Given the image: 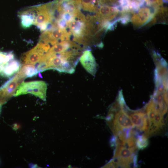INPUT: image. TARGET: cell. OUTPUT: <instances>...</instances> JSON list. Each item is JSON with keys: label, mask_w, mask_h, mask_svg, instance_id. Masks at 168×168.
Listing matches in <instances>:
<instances>
[{"label": "cell", "mask_w": 168, "mask_h": 168, "mask_svg": "<svg viewBox=\"0 0 168 168\" xmlns=\"http://www.w3.org/2000/svg\"><path fill=\"white\" fill-rule=\"evenodd\" d=\"M156 106L155 101L152 100L147 106V118L148 123V127L152 124L156 112L157 110Z\"/></svg>", "instance_id": "7c38bea8"}, {"label": "cell", "mask_w": 168, "mask_h": 168, "mask_svg": "<svg viewBox=\"0 0 168 168\" xmlns=\"http://www.w3.org/2000/svg\"><path fill=\"white\" fill-rule=\"evenodd\" d=\"M80 9L90 12L96 13L97 5L96 0H75Z\"/></svg>", "instance_id": "30bf717a"}, {"label": "cell", "mask_w": 168, "mask_h": 168, "mask_svg": "<svg viewBox=\"0 0 168 168\" xmlns=\"http://www.w3.org/2000/svg\"><path fill=\"white\" fill-rule=\"evenodd\" d=\"M14 55L12 51L4 52L0 51V64H6L13 60Z\"/></svg>", "instance_id": "4fadbf2b"}, {"label": "cell", "mask_w": 168, "mask_h": 168, "mask_svg": "<svg viewBox=\"0 0 168 168\" xmlns=\"http://www.w3.org/2000/svg\"><path fill=\"white\" fill-rule=\"evenodd\" d=\"M43 55L35 46L24 54L22 63L24 64L35 65L40 61Z\"/></svg>", "instance_id": "9c48e42d"}, {"label": "cell", "mask_w": 168, "mask_h": 168, "mask_svg": "<svg viewBox=\"0 0 168 168\" xmlns=\"http://www.w3.org/2000/svg\"><path fill=\"white\" fill-rule=\"evenodd\" d=\"M79 60L86 70L93 76L96 71V63L91 51L87 49L83 51Z\"/></svg>", "instance_id": "3957f363"}, {"label": "cell", "mask_w": 168, "mask_h": 168, "mask_svg": "<svg viewBox=\"0 0 168 168\" xmlns=\"http://www.w3.org/2000/svg\"><path fill=\"white\" fill-rule=\"evenodd\" d=\"M21 66L20 62L15 59L6 64H0V75L6 77H11L19 71Z\"/></svg>", "instance_id": "52a82bcc"}, {"label": "cell", "mask_w": 168, "mask_h": 168, "mask_svg": "<svg viewBox=\"0 0 168 168\" xmlns=\"http://www.w3.org/2000/svg\"><path fill=\"white\" fill-rule=\"evenodd\" d=\"M144 7L140 8L133 15L130 21L136 27H140L151 21L154 16L155 8Z\"/></svg>", "instance_id": "7a4b0ae2"}, {"label": "cell", "mask_w": 168, "mask_h": 168, "mask_svg": "<svg viewBox=\"0 0 168 168\" xmlns=\"http://www.w3.org/2000/svg\"><path fill=\"white\" fill-rule=\"evenodd\" d=\"M147 5L149 7H160L163 4L162 0H145Z\"/></svg>", "instance_id": "9a60e30c"}, {"label": "cell", "mask_w": 168, "mask_h": 168, "mask_svg": "<svg viewBox=\"0 0 168 168\" xmlns=\"http://www.w3.org/2000/svg\"><path fill=\"white\" fill-rule=\"evenodd\" d=\"M133 127H136L141 131H146L148 128V123L145 114L140 112H135L130 117Z\"/></svg>", "instance_id": "ba28073f"}, {"label": "cell", "mask_w": 168, "mask_h": 168, "mask_svg": "<svg viewBox=\"0 0 168 168\" xmlns=\"http://www.w3.org/2000/svg\"><path fill=\"white\" fill-rule=\"evenodd\" d=\"M115 124L116 129L119 133L133 128L130 117L123 110H120L116 114Z\"/></svg>", "instance_id": "8992f818"}, {"label": "cell", "mask_w": 168, "mask_h": 168, "mask_svg": "<svg viewBox=\"0 0 168 168\" xmlns=\"http://www.w3.org/2000/svg\"><path fill=\"white\" fill-rule=\"evenodd\" d=\"M36 15L35 7L21 12L18 16L21 27L24 29H27L34 25Z\"/></svg>", "instance_id": "5b68a950"}, {"label": "cell", "mask_w": 168, "mask_h": 168, "mask_svg": "<svg viewBox=\"0 0 168 168\" xmlns=\"http://www.w3.org/2000/svg\"><path fill=\"white\" fill-rule=\"evenodd\" d=\"M18 72L26 78L35 76L39 72L34 65L30 64H24Z\"/></svg>", "instance_id": "8fae6325"}, {"label": "cell", "mask_w": 168, "mask_h": 168, "mask_svg": "<svg viewBox=\"0 0 168 168\" xmlns=\"http://www.w3.org/2000/svg\"><path fill=\"white\" fill-rule=\"evenodd\" d=\"M136 147L139 149L146 147L148 144L147 137L145 135L139 136L136 141Z\"/></svg>", "instance_id": "5bb4252c"}, {"label": "cell", "mask_w": 168, "mask_h": 168, "mask_svg": "<svg viewBox=\"0 0 168 168\" xmlns=\"http://www.w3.org/2000/svg\"><path fill=\"white\" fill-rule=\"evenodd\" d=\"M68 28L74 37L73 40L87 36L86 23L80 19L77 20L75 19L69 23Z\"/></svg>", "instance_id": "277c9868"}, {"label": "cell", "mask_w": 168, "mask_h": 168, "mask_svg": "<svg viewBox=\"0 0 168 168\" xmlns=\"http://www.w3.org/2000/svg\"><path fill=\"white\" fill-rule=\"evenodd\" d=\"M47 87V83L42 81L22 82L17 87L13 96L30 93L45 100Z\"/></svg>", "instance_id": "6da1fadb"}]
</instances>
